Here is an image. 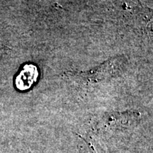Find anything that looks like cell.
<instances>
[{
  "instance_id": "6da1fadb",
  "label": "cell",
  "mask_w": 153,
  "mask_h": 153,
  "mask_svg": "<svg viewBox=\"0 0 153 153\" xmlns=\"http://www.w3.org/2000/svg\"><path fill=\"white\" fill-rule=\"evenodd\" d=\"M124 60L123 57H118L106 61L104 64L94 69L91 71L80 73L70 74L73 76L74 79H78L88 83L98 82L103 80L109 79L116 75L123 68Z\"/></svg>"
},
{
  "instance_id": "7a4b0ae2",
  "label": "cell",
  "mask_w": 153,
  "mask_h": 153,
  "mask_svg": "<svg viewBox=\"0 0 153 153\" xmlns=\"http://www.w3.org/2000/svg\"><path fill=\"white\" fill-rule=\"evenodd\" d=\"M38 76L37 67L28 64L23 67L20 73L15 79V85L19 90L25 91L30 89L36 82Z\"/></svg>"
},
{
  "instance_id": "3957f363",
  "label": "cell",
  "mask_w": 153,
  "mask_h": 153,
  "mask_svg": "<svg viewBox=\"0 0 153 153\" xmlns=\"http://www.w3.org/2000/svg\"><path fill=\"white\" fill-rule=\"evenodd\" d=\"M5 52H6L5 48H0V59L1 58V57H2V55L4 54Z\"/></svg>"
}]
</instances>
